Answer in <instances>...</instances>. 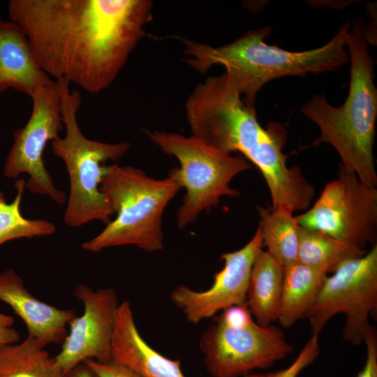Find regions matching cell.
I'll list each match as a JSON object with an SVG mask.
<instances>
[{"mask_svg":"<svg viewBox=\"0 0 377 377\" xmlns=\"http://www.w3.org/2000/svg\"><path fill=\"white\" fill-rule=\"evenodd\" d=\"M149 0H10L8 13L49 76L97 94L145 36Z\"/></svg>","mask_w":377,"mask_h":377,"instance_id":"cell-1","label":"cell"},{"mask_svg":"<svg viewBox=\"0 0 377 377\" xmlns=\"http://www.w3.org/2000/svg\"><path fill=\"white\" fill-rule=\"evenodd\" d=\"M185 108L193 135L223 153L239 151L258 167L267 184L272 208L293 212L308 209L315 188L298 167L286 163L282 151L285 126L269 122L262 127L256 108L243 102L226 73L199 83Z\"/></svg>","mask_w":377,"mask_h":377,"instance_id":"cell-2","label":"cell"},{"mask_svg":"<svg viewBox=\"0 0 377 377\" xmlns=\"http://www.w3.org/2000/svg\"><path fill=\"white\" fill-rule=\"evenodd\" d=\"M350 24L347 21L325 45L313 50L291 52L265 43L270 27L248 31L229 44L213 47L179 38L184 52L193 58L186 61L205 73L213 65L223 66L243 102L253 107L259 90L272 80L334 71L348 61L346 51Z\"/></svg>","mask_w":377,"mask_h":377,"instance_id":"cell-3","label":"cell"},{"mask_svg":"<svg viewBox=\"0 0 377 377\" xmlns=\"http://www.w3.org/2000/svg\"><path fill=\"white\" fill-rule=\"evenodd\" d=\"M366 41L364 29L357 22L347 40L351 64L349 91L345 102L334 107L324 94H314L300 110L320 131L311 145L330 144L339 155L341 165L354 171L362 182L376 186L373 148L377 89L374 60Z\"/></svg>","mask_w":377,"mask_h":377,"instance_id":"cell-4","label":"cell"},{"mask_svg":"<svg viewBox=\"0 0 377 377\" xmlns=\"http://www.w3.org/2000/svg\"><path fill=\"white\" fill-rule=\"evenodd\" d=\"M180 188L169 176L156 179L133 166L107 165L100 191L117 216L98 235L82 243V248L94 253L126 245L147 252L162 250L163 214Z\"/></svg>","mask_w":377,"mask_h":377,"instance_id":"cell-5","label":"cell"},{"mask_svg":"<svg viewBox=\"0 0 377 377\" xmlns=\"http://www.w3.org/2000/svg\"><path fill=\"white\" fill-rule=\"evenodd\" d=\"M60 87L61 114L66 128L64 138L51 141L52 151L65 163L69 177V196L64 221L78 228L93 221L105 224L114 214L107 197L100 191L108 161L121 158L131 147L128 142L108 143L87 138L81 131L77 112L81 105L78 90H71L66 79L57 80Z\"/></svg>","mask_w":377,"mask_h":377,"instance_id":"cell-6","label":"cell"},{"mask_svg":"<svg viewBox=\"0 0 377 377\" xmlns=\"http://www.w3.org/2000/svg\"><path fill=\"white\" fill-rule=\"evenodd\" d=\"M147 133L155 145L180 164V168L172 169L168 174L186 189L177 214L179 228L195 221L202 211L217 206L221 197L239 196L230 183L237 175L252 168L242 156L223 153L194 135L158 131Z\"/></svg>","mask_w":377,"mask_h":377,"instance_id":"cell-7","label":"cell"},{"mask_svg":"<svg viewBox=\"0 0 377 377\" xmlns=\"http://www.w3.org/2000/svg\"><path fill=\"white\" fill-rule=\"evenodd\" d=\"M338 313L346 317L343 339L357 346L364 343L369 319H376L377 315V244L327 276L303 318L309 320L311 334L319 335Z\"/></svg>","mask_w":377,"mask_h":377,"instance_id":"cell-8","label":"cell"},{"mask_svg":"<svg viewBox=\"0 0 377 377\" xmlns=\"http://www.w3.org/2000/svg\"><path fill=\"white\" fill-rule=\"evenodd\" d=\"M300 226L321 231L357 248L376 244L377 189L340 164L313 205L295 216Z\"/></svg>","mask_w":377,"mask_h":377,"instance_id":"cell-9","label":"cell"},{"mask_svg":"<svg viewBox=\"0 0 377 377\" xmlns=\"http://www.w3.org/2000/svg\"><path fill=\"white\" fill-rule=\"evenodd\" d=\"M206 369L213 377H242L287 357L293 346L281 328L253 320L244 327L224 324L218 317L200 339Z\"/></svg>","mask_w":377,"mask_h":377,"instance_id":"cell-10","label":"cell"},{"mask_svg":"<svg viewBox=\"0 0 377 377\" xmlns=\"http://www.w3.org/2000/svg\"><path fill=\"white\" fill-rule=\"evenodd\" d=\"M31 98V114L25 126L13 133V143L4 163L3 175L12 179L27 174L26 188L29 191L48 196L62 205L66 196L54 186L43 160L46 145L59 138L64 128L59 82L38 89Z\"/></svg>","mask_w":377,"mask_h":377,"instance_id":"cell-11","label":"cell"},{"mask_svg":"<svg viewBox=\"0 0 377 377\" xmlns=\"http://www.w3.org/2000/svg\"><path fill=\"white\" fill-rule=\"evenodd\" d=\"M74 294L83 303L84 312L70 323L69 333L54 357L65 374L88 359L112 362V339L119 305L115 291L110 288L94 290L80 284Z\"/></svg>","mask_w":377,"mask_h":377,"instance_id":"cell-12","label":"cell"},{"mask_svg":"<svg viewBox=\"0 0 377 377\" xmlns=\"http://www.w3.org/2000/svg\"><path fill=\"white\" fill-rule=\"evenodd\" d=\"M262 249L258 227L253 237L242 248L221 254L224 267L214 275L209 288L196 291L179 285L170 293L171 301L192 324H198L230 306L246 304L253 263Z\"/></svg>","mask_w":377,"mask_h":377,"instance_id":"cell-13","label":"cell"},{"mask_svg":"<svg viewBox=\"0 0 377 377\" xmlns=\"http://www.w3.org/2000/svg\"><path fill=\"white\" fill-rule=\"evenodd\" d=\"M0 300L23 320L28 335L44 346L62 343L68 334V325L76 316L73 310L61 309L38 300L13 269L0 273Z\"/></svg>","mask_w":377,"mask_h":377,"instance_id":"cell-14","label":"cell"},{"mask_svg":"<svg viewBox=\"0 0 377 377\" xmlns=\"http://www.w3.org/2000/svg\"><path fill=\"white\" fill-rule=\"evenodd\" d=\"M112 361L144 377H185L179 360L166 357L151 348L140 335L131 304L119 305L112 339Z\"/></svg>","mask_w":377,"mask_h":377,"instance_id":"cell-15","label":"cell"},{"mask_svg":"<svg viewBox=\"0 0 377 377\" xmlns=\"http://www.w3.org/2000/svg\"><path fill=\"white\" fill-rule=\"evenodd\" d=\"M54 82L36 61L22 29L12 20L0 19V94L13 88L31 97Z\"/></svg>","mask_w":377,"mask_h":377,"instance_id":"cell-16","label":"cell"},{"mask_svg":"<svg viewBox=\"0 0 377 377\" xmlns=\"http://www.w3.org/2000/svg\"><path fill=\"white\" fill-rule=\"evenodd\" d=\"M284 276V267L263 249L251 268L246 306L259 325L267 326L277 320Z\"/></svg>","mask_w":377,"mask_h":377,"instance_id":"cell-17","label":"cell"},{"mask_svg":"<svg viewBox=\"0 0 377 377\" xmlns=\"http://www.w3.org/2000/svg\"><path fill=\"white\" fill-rule=\"evenodd\" d=\"M327 274L299 263L284 267L277 320L281 327L293 326L311 306Z\"/></svg>","mask_w":377,"mask_h":377,"instance_id":"cell-18","label":"cell"},{"mask_svg":"<svg viewBox=\"0 0 377 377\" xmlns=\"http://www.w3.org/2000/svg\"><path fill=\"white\" fill-rule=\"evenodd\" d=\"M45 347L31 336L0 348V377H66Z\"/></svg>","mask_w":377,"mask_h":377,"instance_id":"cell-19","label":"cell"},{"mask_svg":"<svg viewBox=\"0 0 377 377\" xmlns=\"http://www.w3.org/2000/svg\"><path fill=\"white\" fill-rule=\"evenodd\" d=\"M367 251L328 235L299 226L297 262L326 274L344 262L363 256Z\"/></svg>","mask_w":377,"mask_h":377,"instance_id":"cell-20","label":"cell"},{"mask_svg":"<svg viewBox=\"0 0 377 377\" xmlns=\"http://www.w3.org/2000/svg\"><path fill=\"white\" fill-rule=\"evenodd\" d=\"M263 247L284 267L297 263L299 225L293 212L283 208L257 207Z\"/></svg>","mask_w":377,"mask_h":377,"instance_id":"cell-21","label":"cell"},{"mask_svg":"<svg viewBox=\"0 0 377 377\" xmlns=\"http://www.w3.org/2000/svg\"><path fill=\"white\" fill-rule=\"evenodd\" d=\"M15 186L17 193L10 203H7L0 190V245L13 239L53 235L57 229L53 223L45 219H29L23 216L20 206L26 182L23 179H19Z\"/></svg>","mask_w":377,"mask_h":377,"instance_id":"cell-22","label":"cell"},{"mask_svg":"<svg viewBox=\"0 0 377 377\" xmlns=\"http://www.w3.org/2000/svg\"><path fill=\"white\" fill-rule=\"evenodd\" d=\"M319 353L318 335L311 334L296 359L287 368L268 373L248 374L242 377H297L317 359Z\"/></svg>","mask_w":377,"mask_h":377,"instance_id":"cell-23","label":"cell"},{"mask_svg":"<svg viewBox=\"0 0 377 377\" xmlns=\"http://www.w3.org/2000/svg\"><path fill=\"white\" fill-rule=\"evenodd\" d=\"M83 363L96 377H144L131 368L114 362H101L93 359L86 360Z\"/></svg>","mask_w":377,"mask_h":377,"instance_id":"cell-24","label":"cell"},{"mask_svg":"<svg viewBox=\"0 0 377 377\" xmlns=\"http://www.w3.org/2000/svg\"><path fill=\"white\" fill-rule=\"evenodd\" d=\"M364 343L367 348L366 362L356 377H377V332L372 325L368 329Z\"/></svg>","mask_w":377,"mask_h":377,"instance_id":"cell-25","label":"cell"},{"mask_svg":"<svg viewBox=\"0 0 377 377\" xmlns=\"http://www.w3.org/2000/svg\"><path fill=\"white\" fill-rule=\"evenodd\" d=\"M218 318L224 324L232 327H244L254 320L246 304L226 308Z\"/></svg>","mask_w":377,"mask_h":377,"instance_id":"cell-26","label":"cell"},{"mask_svg":"<svg viewBox=\"0 0 377 377\" xmlns=\"http://www.w3.org/2000/svg\"><path fill=\"white\" fill-rule=\"evenodd\" d=\"M12 324L0 320V348L6 345L17 343L19 333L11 327Z\"/></svg>","mask_w":377,"mask_h":377,"instance_id":"cell-27","label":"cell"},{"mask_svg":"<svg viewBox=\"0 0 377 377\" xmlns=\"http://www.w3.org/2000/svg\"><path fill=\"white\" fill-rule=\"evenodd\" d=\"M66 375V377H96L94 373L83 362L77 365Z\"/></svg>","mask_w":377,"mask_h":377,"instance_id":"cell-28","label":"cell"},{"mask_svg":"<svg viewBox=\"0 0 377 377\" xmlns=\"http://www.w3.org/2000/svg\"><path fill=\"white\" fill-rule=\"evenodd\" d=\"M0 320H4L6 322H8L10 324H13V318L12 316H8V315H6V314H3V313H0Z\"/></svg>","mask_w":377,"mask_h":377,"instance_id":"cell-29","label":"cell"}]
</instances>
